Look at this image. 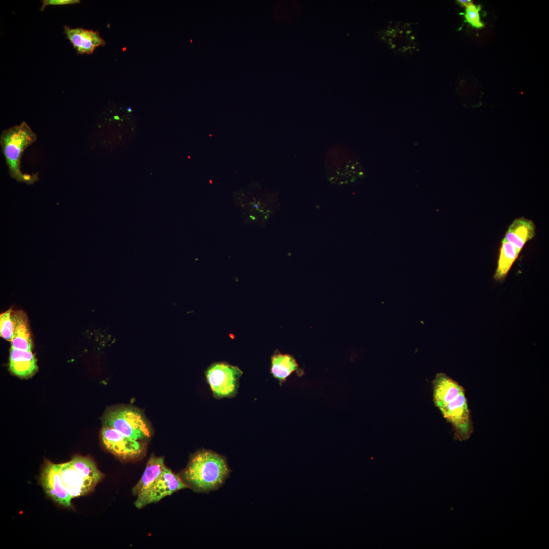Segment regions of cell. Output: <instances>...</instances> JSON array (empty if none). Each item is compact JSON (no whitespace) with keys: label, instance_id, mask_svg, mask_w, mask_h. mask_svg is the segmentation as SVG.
I'll list each match as a JSON object with an SVG mask.
<instances>
[{"label":"cell","instance_id":"1","mask_svg":"<svg viewBox=\"0 0 549 549\" xmlns=\"http://www.w3.org/2000/svg\"><path fill=\"white\" fill-rule=\"evenodd\" d=\"M433 387L434 403L452 425L453 439L460 441L468 440L474 427L464 387L443 373L436 375Z\"/></svg>","mask_w":549,"mask_h":549},{"label":"cell","instance_id":"2","mask_svg":"<svg viewBox=\"0 0 549 549\" xmlns=\"http://www.w3.org/2000/svg\"><path fill=\"white\" fill-rule=\"evenodd\" d=\"M230 471L223 456L204 450L193 456L182 473V477L189 486L198 491L206 492L222 485Z\"/></svg>","mask_w":549,"mask_h":549},{"label":"cell","instance_id":"3","mask_svg":"<svg viewBox=\"0 0 549 549\" xmlns=\"http://www.w3.org/2000/svg\"><path fill=\"white\" fill-rule=\"evenodd\" d=\"M37 136L24 121L2 132L0 143L11 177L18 182L33 184L39 180L38 174L23 173L20 170L23 151L35 142Z\"/></svg>","mask_w":549,"mask_h":549},{"label":"cell","instance_id":"4","mask_svg":"<svg viewBox=\"0 0 549 549\" xmlns=\"http://www.w3.org/2000/svg\"><path fill=\"white\" fill-rule=\"evenodd\" d=\"M242 371L225 362L212 364L207 370L206 377L215 397L222 398L235 394Z\"/></svg>","mask_w":549,"mask_h":549},{"label":"cell","instance_id":"5","mask_svg":"<svg viewBox=\"0 0 549 549\" xmlns=\"http://www.w3.org/2000/svg\"><path fill=\"white\" fill-rule=\"evenodd\" d=\"M105 424L136 440L147 438L150 435L142 416L129 409H119L108 412L105 417Z\"/></svg>","mask_w":549,"mask_h":549},{"label":"cell","instance_id":"6","mask_svg":"<svg viewBox=\"0 0 549 549\" xmlns=\"http://www.w3.org/2000/svg\"><path fill=\"white\" fill-rule=\"evenodd\" d=\"M180 477L167 468L141 494L137 496L135 505L141 508L157 502L179 490L188 487Z\"/></svg>","mask_w":549,"mask_h":549},{"label":"cell","instance_id":"7","mask_svg":"<svg viewBox=\"0 0 549 549\" xmlns=\"http://www.w3.org/2000/svg\"><path fill=\"white\" fill-rule=\"evenodd\" d=\"M102 440L105 447L114 454L122 458L134 457L142 451V445L113 428L104 426L102 430Z\"/></svg>","mask_w":549,"mask_h":549},{"label":"cell","instance_id":"8","mask_svg":"<svg viewBox=\"0 0 549 549\" xmlns=\"http://www.w3.org/2000/svg\"><path fill=\"white\" fill-rule=\"evenodd\" d=\"M40 481L46 494L54 501L67 507L71 506L72 498L63 485L58 464L46 463L41 473Z\"/></svg>","mask_w":549,"mask_h":549},{"label":"cell","instance_id":"9","mask_svg":"<svg viewBox=\"0 0 549 549\" xmlns=\"http://www.w3.org/2000/svg\"><path fill=\"white\" fill-rule=\"evenodd\" d=\"M58 468L63 485L72 498L88 493L98 483L84 477L75 469L70 461L58 464Z\"/></svg>","mask_w":549,"mask_h":549},{"label":"cell","instance_id":"10","mask_svg":"<svg viewBox=\"0 0 549 549\" xmlns=\"http://www.w3.org/2000/svg\"><path fill=\"white\" fill-rule=\"evenodd\" d=\"M64 33L79 54H91L95 48L105 44L97 32L81 28H71L64 26Z\"/></svg>","mask_w":549,"mask_h":549},{"label":"cell","instance_id":"11","mask_svg":"<svg viewBox=\"0 0 549 549\" xmlns=\"http://www.w3.org/2000/svg\"><path fill=\"white\" fill-rule=\"evenodd\" d=\"M535 231V226L533 222L521 217L513 221L503 240L512 243L520 253L525 243L534 237Z\"/></svg>","mask_w":549,"mask_h":549},{"label":"cell","instance_id":"12","mask_svg":"<svg viewBox=\"0 0 549 549\" xmlns=\"http://www.w3.org/2000/svg\"><path fill=\"white\" fill-rule=\"evenodd\" d=\"M9 368L15 375L26 377L33 374L37 369L36 359L32 351L11 347Z\"/></svg>","mask_w":549,"mask_h":549},{"label":"cell","instance_id":"13","mask_svg":"<svg viewBox=\"0 0 549 549\" xmlns=\"http://www.w3.org/2000/svg\"><path fill=\"white\" fill-rule=\"evenodd\" d=\"M294 372L299 376L303 373L292 355L276 353L271 356L270 373L279 381L280 384Z\"/></svg>","mask_w":549,"mask_h":549},{"label":"cell","instance_id":"14","mask_svg":"<svg viewBox=\"0 0 549 549\" xmlns=\"http://www.w3.org/2000/svg\"><path fill=\"white\" fill-rule=\"evenodd\" d=\"M14 328L11 347L31 351L32 342L28 330L26 317L21 311L11 312Z\"/></svg>","mask_w":549,"mask_h":549},{"label":"cell","instance_id":"15","mask_svg":"<svg viewBox=\"0 0 549 549\" xmlns=\"http://www.w3.org/2000/svg\"><path fill=\"white\" fill-rule=\"evenodd\" d=\"M167 468L163 458L151 456L142 477L133 489V494L138 496L143 493Z\"/></svg>","mask_w":549,"mask_h":549},{"label":"cell","instance_id":"16","mask_svg":"<svg viewBox=\"0 0 549 549\" xmlns=\"http://www.w3.org/2000/svg\"><path fill=\"white\" fill-rule=\"evenodd\" d=\"M519 254L512 243L502 240L497 267L494 275V279L496 281H500L505 278Z\"/></svg>","mask_w":549,"mask_h":549},{"label":"cell","instance_id":"17","mask_svg":"<svg viewBox=\"0 0 549 549\" xmlns=\"http://www.w3.org/2000/svg\"><path fill=\"white\" fill-rule=\"evenodd\" d=\"M70 462L75 469L86 478L92 479L98 483L103 476L95 463L89 458L75 456Z\"/></svg>","mask_w":549,"mask_h":549},{"label":"cell","instance_id":"18","mask_svg":"<svg viewBox=\"0 0 549 549\" xmlns=\"http://www.w3.org/2000/svg\"><path fill=\"white\" fill-rule=\"evenodd\" d=\"M481 8L480 5L473 3L466 8L465 13H461L464 16L465 21L473 27L481 28L484 27V24L481 21L479 14Z\"/></svg>","mask_w":549,"mask_h":549},{"label":"cell","instance_id":"19","mask_svg":"<svg viewBox=\"0 0 549 549\" xmlns=\"http://www.w3.org/2000/svg\"><path fill=\"white\" fill-rule=\"evenodd\" d=\"M11 309L6 311L0 316L1 336L6 340L12 341L14 325L11 318Z\"/></svg>","mask_w":549,"mask_h":549},{"label":"cell","instance_id":"20","mask_svg":"<svg viewBox=\"0 0 549 549\" xmlns=\"http://www.w3.org/2000/svg\"><path fill=\"white\" fill-rule=\"evenodd\" d=\"M79 3L80 1L79 0H43L42 1V5L40 11H44L45 7L48 5H66L78 4Z\"/></svg>","mask_w":549,"mask_h":549},{"label":"cell","instance_id":"21","mask_svg":"<svg viewBox=\"0 0 549 549\" xmlns=\"http://www.w3.org/2000/svg\"><path fill=\"white\" fill-rule=\"evenodd\" d=\"M457 2L461 6L465 7L466 8L473 4L472 1L471 0H458L457 1Z\"/></svg>","mask_w":549,"mask_h":549}]
</instances>
